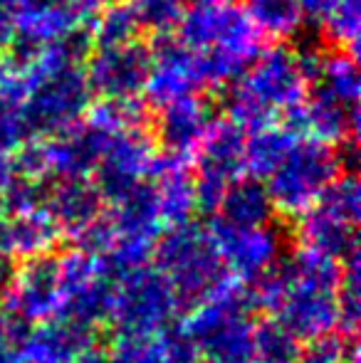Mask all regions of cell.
<instances>
[{"mask_svg":"<svg viewBox=\"0 0 361 363\" xmlns=\"http://www.w3.org/2000/svg\"><path fill=\"white\" fill-rule=\"evenodd\" d=\"M339 277L337 259L304 247L255 279L248 294L255 309L274 314L297 341H309L339 326Z\"/></svg>","mask_w":361,"mask_h":363,"instance_id":"1","label":"cell"},{"mask_svg":"<svg viewBox=\"0 0 361 363\" xmlns=\"http://www.w3.org/2000/svg\"><path fill=\"white\" fill-rule=\"evenodd\" d=\"M252 306L248 289L233 282L218 294L193 304L181 331L206 363H252Z\"/></svg>","mask_w":361,"mask_h":363,"instance_id":"2","label":"cell"},{"mask_svg":"<svg viewBox=\"0 0 361 363\" xmlns=\"http://www.w3.org/2000/svg\"><path fill=\"white\" fill-rule=\"evenodd\" d=\"M151 257L181 304H198L235 282L218 255L211 230L201 225L183 223L171 228L156 240Z\"/></svg>","mask_w":361,"mask_h":363,"instance_id":"3","label":"cell"},{"mask_svg":"<svg viewBox=\"0 0 361 363\" xmlns=\"http://www.w3.org/2000/svg\"><path fill=\"white\" fill-rule=\"evenodd\" d=\"M181 301L156 267L126 272L116 279L109 321L119 334L151 336L169 331L181 311Z\"/></svg>","mask_w":361,"mask_h":363,"instance_id":"4","label":"cell"},{"mask_svg":"<svg viewBox=\"0 0 361 363\" xmlns=\"http://www.w3.org/2000/svg\"><path fill=\"white\" fill-rule=\"evenodd\" d=\"M339 161L322 141H294L287 156L267 176V196L272 208L287 216H302L317 203V198L337 181Z\"/></svg>","mask_w":361,"mask_h":363,"instance_id":"5","label":"cell"},{"mask_svg":"<svg viewBox=\"0 0 361 363\" xmlns=\"http://www.w3.org/2000/svg\"><path fill=\"white\" fill-rule=\"evenodd\" d=\"M57 279L62 294L60 319L77 321L89 329H96L101 321H109L116 279L99 257L79 247L62 255L57 259Z\"/></svg>","mask_w":361,"mask_h":363,"instance_id":"6","label":"cell"},{"mask_svg":"<svg viewBox=\"0 0 361 363\" xmlns=\"http://www.w3.org/2000/svg\"><path fill=\"white\" fill-rule=\"evenodd\" d=\"M304 69L297 55L270 52L257 62L233 101V116L243 124L260 126L274 109H284L302 96Z\"/></svg>","mask_w":361,"mask_h":363,"instance_id":"7","label":"cell"},{"mask_svg":"<svg viewBox=\"0 0 361 363\" xmlns=\"http://www.w3.org/2000/svg\"><path fill=\"white\" fill-rule=\"evenodd\" d=\"M201 144V178L193 183L196 208L218 211L226 191L240 181V173L245 171V144L240 129L233 121L208 126Z\"/></svg>","mask_w":361,"mask_h":363,"instance_id":"8","label":"cell"},{"mask_svg":"<svg viewBox=\"0 0 361 363\" xmlns=\"http://www.w3.org/2000/svg\"><path fill=\"white\" fill-rule=\"evenodd\" d=\"M8 314L18 316L25 324H43L60 314L62 294L57 279V259L43 257L25 259V264L13 272V279L3 291Z\"/></svg>","mask_w":361,"mask_h":363,"instance_id":"9","label":"cell"},{"mask_svg":"<svg viewBox=\"0 0 361 363\" xmlns=\"http://www.w3.org/2000/svg\"><path fill=\"white\" fill-rule=\"evenodd\" d=\"M213 242L218 247L228 274L235 282H255L267 274L279 259V238L265 228H233L218 220L211 228Z\"/></svg>","mask_w":361,"mask_h":363,"instance_id":"10","label":"cell"},{"mask_svg":"<svg viewBox=\"0 0 361 363\" xmlns=\"http://www.w3.org/2000/svg\"><path fill=\"white\" fill-rule=\"evenodd\" d=\"M151 72V57L139 43H124L104 48L89 65L87 84L109 101L131 99L144 89Z\"/></svg>","mask_w":361,"mask_h":363,"instance_id":"11","label":"cell"},{"mask_svg":"<svg viewBox=\"0 0 361 363\" xmlns=\"http://www.w3.org/2000/svg\"><path fill=\"white\" fill-rule=\"evenodd\" d=\"M96 331L70 319H50L25 339L28 363H77L96 349Z\"/></svg>","mask_w":361,"mask_h":363,"instance_id":"12","label":"cell"},{"mask_svg":"<svg viewBox=\"0 0 361 363\" xmlns=\"http://www.w3.org/2000/svg\"><path fill=\"white\" fill-rule=\"evenodd\" d=\"M104 363H201L183 331H161L151 336L116 334Z\"/></svg>","mask_w":361,"mask_h":363,"instance_id":"13","label":"cell"},{"mask_svg":"<svg viewBox=\"0 0 361 363\" xmlns=\"http://www.w3.org/2000/svg\"><path fill=\"white\" fill-rule=\"evenodd\" d=\"M57 238L60 230L50 218L48 208L0 218V252H5L10 259L43 257L55 247Z\"/></svg>","mask_w":361,"mask_h":363,"instance_id":"14","label":"cell"},{"mask_svg":"<svg viewBox=\"0 0 361 363\" xmlns=\"http://www.w3.org/2000/svg\"><path fill=\"white\" fill-rule=\"evenodd\" d=\"M146 84H149L154 99L166 101V104L191 96V91H196L203 84L196 55L176 43H166L161 50H156V60L151 62Z\"/></svg>","mask_w":361,"mask_h":363,"instance_id":"15","label":"cell"},{"mask_svg":"<svg viewBox=\"0 0 361 363\" xmlns=\"http://www.w3.org/2000/svg\"><path fill=\"white\" fill-rule=\"evenodd\" d=\"M299 238L304 247L332 259H347L357 252V223L337 216L322 203H314L299 216Z\"/></svg>","mask_w":361,"mask_h":363,"instance_id":"16","label":"cell"},{"mask_svg":"<svg viewBox=\"0 0 361 363\" xmlns=\"http://www.w3.org/2000/svg\"><path fill=\"white\" fill-rule=\"evenodd\" d=\"M48 213L57 230L77 238L94 220L101 218V196L94 186L84 183V178H70L52 193Z\"/></svg>","mask_w":361,"mask_h":363,"instance_id":"17","label":"cell"},{"mask_svg":"<svg viewBox=\"0 0 361 363\" xmlns=\"http://www.w3.org/2000/svg\"><path fill=\"white\" fill-rule=\"evenodd\" d=\"M218 211L223 213L221 223L233 228H265L274 208L257 178H243L228 188Z\"/></svg>","mask_w":361,"mask_h":363,"instance_id":"18","label":"cell"},{"mask_svg":"<svg viewBox=\"0 0 361 363\" xmlns=\"http://www.w3.org/2000/svg\"><path fill=\"white\" fill-rule=\"evenodd\" d=\"M208 131L206 109L196 96L169 101L166 116L161 121V139L171 153H186L203 141Z\"/></svg>","mask_w":361,"mask_h":363,"instance_id":"19","label":"cell"},{"mask_svg":"<svg viewBox=\"0 0 361 363\" xmlns=\"http://www.w3.org/2000/svg\"><path fill=\"white\" fill-rule=\"evenodd\" d=\"M156 206L164 225H183L191 220V213L196 211V191L193 183L186 178V173L179 171L176 163H164L159 176V186H154Z\"/></svg>","mask_w":361,"mask_h":363,"instance_id":"20","label":"cell"},{"mask_svg":"<svg viewBox=\"0 0 361 363\" xmlns=\"http://www.w3.org/2000/svg\"><path fill=\"white\" fill-rule=\"evenodd\" d=\"M299 354V341L277 319L255 321L252 331V356L257 363H294Z\"/></svg>","mask_w":361,"mask_h":363,"instance_id":"21","label":"cell"},{"mask_svg":"<svg viewBox=\"0 0 361 363\" xmlns=\"http://www.w3.org/2000/svg\"><path fill=\"white\" fill-rule=\"evenodd\" d=\"M294 139L289 131L262 129L245 144V168L255 173V178H267L279 166L287 151L292 148Z\"/></svg>","mask_w":361,"mask_h":363,"instance_id":"22","label":"cell"},{"mask_svg":"<svg viewBox=\"0 0 361 363\" xmlns=\"http://www.w3.org/2000/svg\"><path fill=\"white\" fill-rule=\"evenodd\" d=\"M337 306H339V326H342L344 334L354 336L359 326V316H361V269H359L357 252L342 262Z\"/></svg>","mask_w":361,"mask_h":363,"instance_id":"23","label":"cell"},{"mask_svg":"<svg viewBox=\"0 0 361 363\" xmlns=\"http://www.w3.org/2000/svg\"><path fill=\"white\" fill-rule=\"evenodd\" d=\"M250 18L270 35H289L299 25V0H248Z\"/></svg>","mask_w":361,"mask_h":363,"instance_id":"24","label":"cell"},{"mask_svg":"<svg viewBox=\"0 0 361 363\" xmlns=\"http://www.w3.org/2000/svg\"><path fill=\"white\" fill-rule=\"evenodd\" d=\"M129 10L139 30H151L159 38L183 20V0H131Z\"/></svg>","mask_w":361,"mask_h":363,"instance_id":"25","label":"cell"},{"mask_svg":"<svg viewBox=\"0 0 361 363\" xmlns=\"http://www.w3.org/2000/svg\"><path fill=\"white\" fill-rule=\"evenodd\" d=\"M28 119H25V99L13 91L0 94V151L10 148L25 139L28 131Z\"/></svg>","mask_w":361,"mask_h":363,"instance_id":"26","label":"cell"},{"mask_svg":"<svg viewBox=\"0 0 361 363\" xmlns=\"http://www.w3.org/2000/svg\"><path fill=\"white\" fill-rule=\"evenodd\" d=\"M352 349L354 346H349L344 336L329 331V334L314 336L304 346H299L294 363H344L352 354Z\"/></svg>","mask_w":361,"mask_h":363,"instance_id":"27","label":"cell"},{"mask_svg":"<svg viewBox=\"0 0 361 363\" xmlns=\"http://www.w3.org/2000/svg\"><path fill=\"white\" fill-rule=\"evenodd\" d=\"M136 33H139V25H136L129 5L111 8L109 13L99 20V45H101V48L131 43Z\"/></svg>","mask_w":361,"mask_h":363,"instance_id":"28","label":"cell"},{"mask_svg":"<svg viewBox=\"0 0 361 363\" xmlns=\"http://www.w3.org/2000/svg\"><path fill=\"white\" fill-rule=\"evenodd\" d=\"M28 334V324L5 311V329L0 334V363H28V356H25Z\"/></svg>","mask_w":361,"mask_h":363,"instance_id":"29","label":"cell"},{"mask_svg":"<svg viewBox=\"0 0 361 363\" xmlns=\"http://www.w3.org/2000/svg\"><path fill=\"white\" fill-rule=\"evenodd\" d=\"M349 3H359V0H299V8L307 15H314V18H322L327 23L337 10H342L344 5Z\"/></svg>","mask_w":361,"mask_h":363,"instance_id":"30","label":"cell"},{"mask_svg":"<svg viewBox=\"0 0 361 363\" xmlns=\"http://www.w3.org/2000/svg\"><path fill=\"white\" fill-rule=\"evenodd\" d=\"M13 33H15L13 13H10V10L0 8V48H5V45L13 40Z\"/></svg>","mask_w":361,"mask_h":363,"instance_id":"31","label":"cell"},{"mask_svg":"<svg viewBox=\"0 0 361 363\" xmlns=\"http://www.w3.org/2000/svg\"><path fill=\"white\" fill-rule=\"evenodd\" d=\"M13 259L8 257L5 252H0V294L5 291V287L10 284V279H13Z\"/></svg>","mask_w":361,"mask_h":363,"instance_id":"32","label":"cell"},{"mask_svg":"<svg viewBox=\"0 0 361 363\" xmlns=\"http://www.w3.org/2000/svg\"><path fill=\"white\" fill-rule=\"evenodd\" d=\"M10 181H13V163L8 158H3V153H0V196L10 186Z\"/></svg>","mask_w":361,"mask_h":363,"instance_id":"33","label":"cell"},{"mask_svg":"<svg viewBox=\"0 0 361 363\" xmlns=\"http://www.w3.org/2000/svg\"><path fill=\"white\" fill-rule=\"evenodd\" d=\"M344 363H359V354H357V349H352V354H349V359L344 361Z\"/></svg>","mask_w":361,"mask_h":363,"instance_id":"34","label":"cell"},{"mask_svg":"<svg viewBox=\"0 0 361 363\" xmlns=\"http://www.w3.org/2000/svg\"><path fill=\"white\" fill-rule=\"evenodd\" d=\"M193 3H198V5H218L221 0H193Z\"/></svg>","mask_w":361,"mask_h":363,"instance_id":"35","label":"cell"},{"mask_svg":"<svg viewBox=\"0 0 361 363\" xmlns=\"http://www.w3.org/2000/svg\"><path fill=\"white\" fill-rule=\"evenodd\" d=\"M3 329H5V311L0 309V334H3Z\"/></svg>","mask_w":361,"mask_h":363,"instance_id":"36","label":"cell"}]
</instances>
